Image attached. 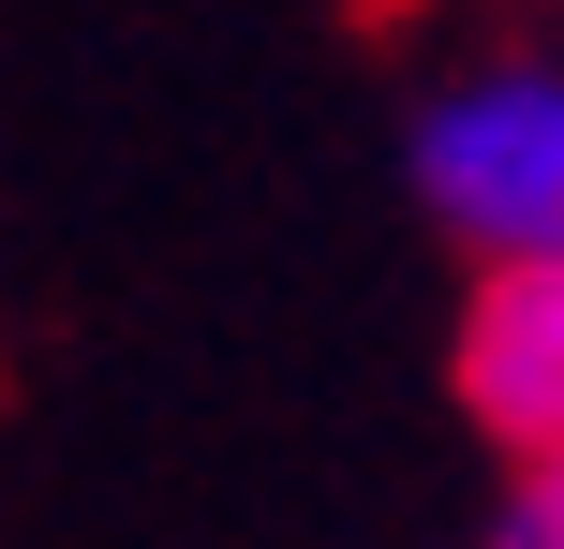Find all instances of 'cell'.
<instances>
[{
  "mask_svg": "<svg viewBox=\"0 0 564 549\" xmlns=\"http://www.w3.org/2000/svg\"><path fill=\"white\" fill-rule=\"evenodd\" d=\"M490 549H564V446H535V461H520V505L490 520Z\"/></svg>",
  "mask_w": 564,
  "mask_h": 549,
  "instance_id": "3957f363",
  "label": "cell"
},
{
  "mask_svg": "<svg viewBox=\"0 0 564 549\" xmlns=\"http://www.w3.org/2000/svg\"><path fill=\"white\" fill-rule=\"evenodd\" d=\"M416 194L476 267L564 253V75L550 59H490L416 119Z\"/></svg>",
  "mask_w": 564,
  "mask_h": 549,
  "instance_id": "6da1fadb",
  "label": "cell"
},
{
  "mask_svg": "<svg viewBox=\"0 0 564 549\" xmlns=\"http://www.w3.org/2000/svg\"><path fill=\"white\" fill-rule=\"evenodd\" d=\"M460 416L490 446H564V253L535 267H476L460 297Z\"/></svg>",
  "mask_w": 564,
  "mask_h": 549,
  "instance_id": "7a4b0ae2",
  "label": "cell"
}]
</instances>
